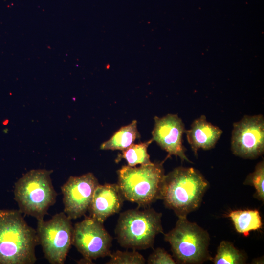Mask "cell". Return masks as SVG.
Returning a JSON list of instances; mask_svg holds the SVG:
<instances>
[{"label": "cell", "mask_w": 264, "mask_h": 264, "mask_svg": "<svg viewBox=\"0 0 264 264\" xmlns=\"http://www.w3.org/2000/svg\"><path fill=\"white\" fill-rule=\"evenodd\" d=\"M39 244L36 230L19 210H0V264H33Z\"/></svg>", "instance_id": "cell-1"}, {"label": "cell", "mask_w": 264, "mask_h": 264, "mask_svg": "<svg viewBox=\"0 0 264 264\" xmlns=\"http://www.w3.org/2000/svg\"><path fill=\"white\" fill-rule=\"evenodd\" d=\"M209 183L198 170L178 167L165 175L160 199L178 217H187L200 205Z\"/></svg>", "instance_id": "cell-2"}, {"label": "cell", "mask_w": 264, "mask_h": 264, "mask_svg": "<svg viewBox=\"0 0 264 264\" xmlns=\"http://www.w3.org/2000/svg\"><path fill=\"white\" fill-rule=\"evenodd\" d=\"M52 172L46 169L31 170L15 183L14 199L22 213L37 220H43L48 214L57 196L50 177Z\"/></svg>", "instance_id": "cell-3"}, {"label": "cell", "mask_w": 264, "mask_h": 264, "mask_svg": "<svg viewBox=\"0 0 264 264\" xmlns=\"http://www.w3.org/2000/svg\"><path fill=\"white\" fill-rule=\"evenodd\" d=\"M162 163L125 165L118 170L117 184L124 199L146 207L159 199L165 175Z\"/></svg>", "instance_id": "cell-4"}, {"label": "cell", "mask_w": 264, "mask_h": 264, "mask_svg": "<svg viewBox=\"0 0 264 264\" xmlns=\"http://www.w3.org/2000/svg\"><path fill=\"white\" fill-rule=\"evenodd\" d=\"M161 217V213L151 208L122 212L115 230L118 242L133 250L153 247L156 236L163 233Z\"/></svg>", "instance_id": "cell-5"}, {"label": "cell", "mask_w": 264, "mask_h": 264, "mask_svg": "<svg viewBox=\"0 0 264 264\" xmlns=\"http://www.w3.org/2000/svg\"><path fill=\"white\" fill-rule=\"evenodd\" d=\"M173 256L180 264H201L211 260L208 233L187 217H178L175 227L164 234Z\"/></svg>", "instance_id": "cell-6"}, {"label": "cell", "mask_w": 264, "mask_h": 264, "mask_svg": "<svg viewBox=\"0 0 264 264\" xmlns=\"http://www.w3.org/2000/svg\"><path fill=\"white\" fill-rule=\"evenodd\" d=\"M64 212L54 215L49 220H37L36 232L45 258L51 264H64L72 244L73 227Z\"/></svg>", "instance_id": "cell-7"}, {"label": "cell", "mask_w": 264, "mask_h": 264, "mask_svg": "<svg viewBox=\"0 0 264 264\" xmlns=\"http://www.w3.org/2000/svg\"><path fill=\"white\" fill-rule=\"evenodd\" d=\"M71 243L87 262L111 254V237L103 223L89 216L74 224Z\"/></svg>", "instance_id": "cell-8"}, {"label": "cell", "mask_w": 264, "mask_h": 264, "mask_svg": "<svg viewBox=\"0 0 264 264\" xmlns=\"http://www.w3.org/2000/svg\"><path fill=\"white\" fill-rule=\"evenodd\" d=\"M231 150L244 159H256L264 153V118L263 115H245L233 124Z\"/></svg>", "instance_id": "cell-9"}, {"label": "cell", "mask_w": 264, "mask_h": 264, "mask_svg": "<svg viewBox=\"0 0 264 264\" xmlns=\"http://www.w3.org/2000/svg\"><path fill=\"white\" fill-rule=\"evenodd\" d=\"M99 184L94 174L88 172L80 176H70L61 186L64 212L69 218L75 220L85 215Z\"/></svg>", "instance_id": "cell-10"}, {"label": "cell", "mask_w": 264, "mask_h": 264, "mask_svg": "<svg viewBox=\"0 0 264 264\" xmlns=\"http://www.w3.org/2000/svg\"><path fill=\"white\" fill-rule=\"evenodd\" d=\"M152 139L168 153L165 160L172 155L179 157L182 161L192 163L186 156L182 137L185 132L184 124L177 114H168L159 118L155 116Z\"/></svg>", "instance_id": "cell-11"}, {"label": "cell", "mask_w": 264, "mask_h": 264, "mask_svg": "<svg viewBox=\"0 0 264 264\" xmlns=\"http://www.w3.org/2000/svg\"><path fill=\"white\" fill-rule=\"evenodd\" d=\"M124 199L117 184H99L88 209L89 217L103 223L109 217L119 212Z\"/></svg>", "instance_id": "cell-12"}, {"label": "cell", "mask_w": 264, "mask_h": 264, "mask_svg": "<svg viewBox=\"0 0 264 264\" xmlns=\"http://www.w3.org/2000/svg\"><path fill=\"white\" fill-rule=\"evenodd\" d=\"M223 132L208 122L204 115L195 119L189 130H185L187 141L195 155L198 150H210L214 147Z\"/></svg>", "instance_id": "cell-13"}, {"label": "cell", "mask_w": 264, "mask_h": 264, "mask_svg": "<svg viewBox=\"0 0 264 264\" xmlns=\"http://www.w3.org/2000/svg\"><path fill=\"white\" fill-rule=\"evenodd\" d=\"M137 128V121L134 120L130 124L122 127L107 141L103 142L101 150H124L133 144L139 138Z\"/></svg>", "instance_id": "cell-14"}, {"label": "cell", "mask_w": 264, "mask_h": 264, "mask_svg": "<svg viewBox=\"0 0 264 264\" xmlns=\"http://www.w3.org/2000/svg\"><path fill=\"white\" fill-rule=\"evenodd\" d=\"M228 217L231 219L237 232L245 236L251 231L262 228V222L257 210H239L231 212Z\"/></svg>", "instance_id": "cell-15"}, {"label": "cell", "mask_w": 264, "mask_h": 264, "mask_svg": "<svg viewBox=\"0 0 264 264\" xmlns=\"http://www.w3.org/2000/svg\"><path fill=\"white\" fill-rule=\"evenodd\" d=\"M153 141V139L139 144H132L128 148L122 150V154L118 155L116 161L123 158L126 160L128 165L131 167L137 165H144L152 163L150 155L147 152L149 145Z\"/></svg>", "instance_id": "cell-16"}, {"label": "cell", "mask_w": 264, "mask_h": 264, "mask_svg": "<svg viewBox=\"0 0 264 264\" xmlns=\"http://www.w3.org/2000/svg\"><path fill=\"white\" fill-rule=\"evenodd\" d=\"M246 260V255L237 249L231 242L222 241L218 247L213 262L215 264H243Z\"/></svg>", "instance_id": "cell-17"}, {"label": "cell", "mask_w": 264, "mask_h": 264, "mask_svg": "<svg viewBox=\"0 0 264 264\" xmlns=\"http://www.w3.org/2000/svg\"><path fill=\"white\" fill-rule=\"evenodd\" d=\"M243 184L254 186L256 192L254 197L264 202V161L259 162L255 166L254 172L246 177Z\"/></svg>", "instance_id": "cell-18"}, {"label": "cell", "mask_w": 264, "mask_h": 264, "mask_svg": "<svg viewBox=\"0 0 264 264\" xmlns=\"http://www.w3.org/2000/svg\"><path fill=\"white\" fill-rule=\"evenodd\" d=\"M110 260L106 264H143L146 260L138 252L121 251L117 250L110 256Z\"/></svg>", "instance_id": "cell-19"}, {"label": "cell", "mask_w": 264, "mask_h": 264, "mask_svg": "<svg viewBox=\"0 0 264 264\" xmlns=\"http://www.w3.org/2000/svg\"><path fill=\"white\" fill-rule=\"evenodd\" d=\"M147 263L149 264H176L177 263L166 250L158 247L148 257Z\"/></svg>", "instance_id": "cell-20"}]
</instances>
